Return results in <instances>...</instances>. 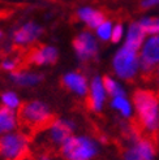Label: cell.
<instances>
[{
	"label": "cell",
	"mask_w": 159,
	"mask_h": 160,
	"mask_svg": "<svg viewBox=\"0 0 159 160\" xmlns=\"http://www.w3.org/2000/svg\"><path fill=\"white\" fill-rule=\"evenodd\" d=\"M17 126L14 111L7 106H0V135L11 133Z\"/></svg>",
	"instance_id": "cell-11"
},
{
	"label": "cell",
	"mask_w": 159,
	"mask_h": 160,
	"mask_svg": "<svg viewBox=\"0 0 159 160\" xmlns=\"http://www.w3.org/2000/svg\"><path fill=\"white\" fill-rule=\"evenodd\" d=\"M2 37H3V33H2V31H0V39H2Z\"/></svg>",
	"instance_id": "cell-28"
},
{
	"label": "cell",
	"mask_w": 159,
	"mask_h": 160,
	"mask_svg": "<svg viewBox=\"0 0 159 160\" xmlns=\"http://www.w3.org/2000/svg\"><path fill=\"white\" fill-rule=\"evenodd\" d=\"M11 78L18 86H34L42 81L43 76L38 73H29V72L25 70H16L12 72Z\"/></svg>",
	"instance_id": "cell-15"
},
{
	"label": "cell",
	"mask_w": 159,
	"mask_h": 160,
	"mask_svg": "<svg viewBox=\"0 0 159 160\" xmlns=\"http://www.w3.org/2000/svg\"><path fill=\"white\" fill-rule=\"evenodd\" d=\"M77 14H78L80 20L86 22V25L90 29H98V26L106 21L105 14L99 11L91 9V8H81Z\"/></svg>",
	"instance_id": "cell-13"
},
{
	"label": "cell",
	"mask_w": 159,
	"mask_h": 160,
	"mask_svg": "<svg viewBox=\"0 0 159 160\" xmlns=\"http://www.w3.org/2000/svg\"><path fill=\"white\" fill-rule=\"evenodd\" d=\"M133 103L137 109L141 128L149 133H155L159 128L158 95L150 90H136L133 92Z\"/></svg>",
	"instance_id": "cell-2"
},
{
	"label": "cell",
	"mask_w": 159,
	"mask_h": 160,
	"mask_svg": "<svg viewBox=\"0 0 159 160\" xmlns=\"http://www.w3.org/2000/svg\"><path fill=\"white\" fill-rule=\"evenodd\" d=\"M123 37V26L120 23H117V25L112 29V33H111V39L110 41L112 43H119V41Z\"/></svg>",
	"instance_id": "cell-22"
},
{
	"label": "cell",
	"mask_w": 159,
	"mask_h": 160,
	"mask_svg": "<svg viewBox=\"0 0 159 160\" xmlns=\"http://www.w3.org/2000/svg\"><path fill=\"white\" fill-rule=\"evenodd\" d=\"M111 33H112V23H111L110 21H105L97 29L98 37L102 39V41H105V42L111 39Z\"/></svg>",
	"instance_id": "cell-21"
},
{
	"label": "cell",
	"mask_w": 159,
	"mask_h": 160,
	"mask_svg": "<svg viewBox=\"0 0 159 160\" xmlns=\"http://www.w3.org/2000/svg\"><path fill=\"white\" fill-rule=\"evenodd\" d=\"M141 59L151 62L154 65L159 62V35H154L146 41L142 47Z\"/></svg>",
	"instance_id": "cell-14"
},
{
	"label": "cell",
	"mask_w": 159,
	"mask_h": 160,
	"mask_svg": "<svg viewBox=\"0 0 159 160\" xmlns=\"http://www.w3.org/2000/svg\"><path fill=\"white\" fill-rule=\"evenodd\" d=\"M43 33V29L34 22H28L22 25L13 33V43L14 46H26L29 43H33L38 37H41Z\"/></svg>",
	"instance_id": "cell-8"
},
{
	"label": "cell",
	"mask_w": 159,
	"mask_h": 160,
	"mask_svg": "<svg viewBox=\"0 0 159 160\" xmlns=\"http://www.w3.org/2000/svg\"><path fill=\"white\" fill-rule=\"evenodd\" d=\"M95 142L87 137H69L60 146L65 160H90L97 154Z\"/></svg>",
	"instance_id": "cell-4"
},
{
	"label": "cell",
	"mask_w": 159,
	"mask_h": 160,
	"mask_svg": "<svg viewBox=\"0 0 159 160\" xmlns=\"http://www.w3.org/2000/svg\"><path fill=\"white\" fill-rule=\"evenodd\" d=\"M55 120L56 117L50 108L39 100L23 102L18 107L17 124L21 128V132L28 134L31 139L49 129Z\"/></svg>",
	"instance_id": "cell-1"
},
{
	"label": "cell",
	"mask_w": 159,
	"mask_h": 160,
	"mask_svg": "<svg viewBox=\"0 0 159 160\" xmlns=\"http://www.w3.org/2000/svg\"><path fill=\"white\" fill-rule=\"evenodd\" d=\"M73 47L77 58L81 61H89L94 59L98 53V44L95 37L89 31H82L73 39Z\"/></svg>",
	"instance_id": "cell-6"
},
{
	"label": "cell",
	"mask_w": 159,
	"mask_h": 160,
	"mask_svg": "<svg viewBox=\"0 0 159 160\" xmlns=\"http://www.w3.org/2000/svg\"><path fill=\"white\" fill-rule=\"evenodd\" d=\"M102 82H103V86H105V90L111 95V97L115 98V97H124V95H125L124 90L111 77L105 76V77H103V79H102Z\"/></svg>",
	"instance_id": "cell-17"
},
{
	"label": "cell",
	"mask_w": 159,
	"mask_h": 160,
	"mask_svg": "<svg viewBox=\"0 0 159 160\" xmlns=\"http://www.w3.org/2000/svg\"><path fill=\"white\" fill-rule=\"evenodd\" d=\"M105 86H103L102 79L95 77L93 78L91 81V86H90V97L87 98V104L89 107L95 111V112H99L103 107V102H105Z\"/></svg>",
	"instance_id": "cell-9"
},
{
	"label": "cell",
	"mask_w": 159,
	"mask_h": 160,
	"mask_svg": "<svg viewBox=\"0 0 159 160\" xmlns=\"http://www.w3.org/2000/svg\"><path fill=\"white\" fill-rule=\"evenodd\" d=\"M145 38V31L142 30L140 22L138 23H132L128 29V34H126V41H125V47H128L129 50L138 51L140 47L142 46Z\"/></svg>",
	"instance_id": "cell-12"
},
{
	"label": "cell",
	"mask_w": 159,
	"mask_h": 160,
	"mask_svg": "<svg viewBox=\"0 0 159 160\" xmlns=\"http://www.w3.org/2000/svg\"><path fill=\"white\" fill-rule=\"evenodd\" d=\"M47 130V145L61 146L69 137H72L74 130V124L68 120L56 118Z\"/></svg>",
	"instance_id": "cell-7"
},
{
	"label": "cell",
	"mask_w": 159,
	"mask_h": 160,
	"mask_svg": "<svg viewBox=\"0 0 159 160\" xmlns=\"http://www.w3.org/2000/svg\"><path fill=\"white\" fill-rule=\"evenodd\" d=\"M156 4H159V0H142L141 7L144 8V9H147V8H151Z\"/></svg>",
	"instance_id": "cell-24"
},
{
	"label": "cell",
	"mask_w": 159,
	"mask_h": 160,
	"mask_svg": "<svg viewBox=\"0 0 159 160\" xmlns=\"http://www.w3.org/2000/svg\"><path fill=\"white\" fill-rule=\"evenodd\" d=\"M111 104H112V107L115 109H117L119 112H121L123 116H125V117L131 116V113H132L131 104H129V102L126 100L124 97H115Z\"/></svg>",
	"instance_id": "cell-19"
},
{
	"label": "cell",
	"mask_w": 159,
	"mask_h": 160,
	"mask_svg": "<svg viewBox=\"0 0 159 160\" xmlns=\"http://www.w3.org/2000/svg\"><path fill=\"white\" fill-rule=\"evenodd\" d=\"M21 160H35V156H34L33 154L30 152L28 156H25V158H23V159H21Z\"/></svg>",
	"instance_id": "cell-26"
},
{
	"label": "cell",
	"mask_w": 159,
	"mask_h": 160,
	"mask_svg": "<svg viewBox=\"0 0 159 160\" xmlns=\"http://www.w3.org/2000/svg\"><path fill=\"white\" fill-rule=\"evenodd\" d=\"M63 85H64L67 89L72 90L73 92L81 95L87 94V81L86 78L80 74V73H68L63 77Z\"/></svg>",
	"instance_id": "cell-10"
},
{
	"label": "cell",
	"mask_w": 159,
	"mask_h": 160,
	"mask_svg": "<svg viewBox=\"0 0 159 160\" xmlns=\"http://www.w3.org/2000/svg\"><path fill=\"white\" fill-rule=\"evenodd\" d=\"M31 138L20 132L0 135V158L3 160H21L28 156L30 151Z\"/></svg>",
	"instance_id": "cell-3"
},
{
	"label": "cell",
	"mask_w": 159,
	"mask_h": 160,
	"mask_svg": "<svg viewBox=\"0 0 159 160\" xmlns=\"http://www.w3.org/2000/svg\"><path fill=\"white\" fill-rule=\"evenodd\" d=\"M124 159H125V160H142V159H141V155H140V152H138V150H137L136 146H133L132 148H129L128 151H126L125 155H124Z\"/></svg>",
	"instance_id": "cell-23"
},
{
	"label": "cell",
	"mask_w": 159,
	"mask_h": 160,
	"mask_svg": "<svg viewBox=\"0 0 159 160\" xmlns=\"http://www.w3.org/2000/svg\"><path fill=\"white\" fill-rule=\"evenodd\" d=\"M35 160H52V159L47 151H41V152H38L35 155Z\"/></svg>",
	"instance_id": "cell-25"
},
{
	"label": "cell",
	"mask_w": 159,
	"mask_h": 160,
	"mask_svg": "<svg viewBox=\"0 0 159 160\" xmlns=\"http://www.w3.org/2000/svg\"><path fill=\"white\" fill-rule=\"evenodd\" d=\"M2 102L3 104L9 107L12 109L14 108H18L20 107V100H18V97L16 95L13 91H5L2 94Z\"/></svg>",
	"instance_id": "cell-20"
},
{
	"label": "cell",
	"mask_w": 159,
	"mask_h": 160,
	"mask_svg": "<svg viewBox=\"0 0 159 160\" xmlns=\"http://www.w3.org/2000/svg\"><path fill=\"white\" fill-rule=\"evenodd\" d=\"M134 146L137 147L138 152L141 155L142 160H153L155 155V147L149 139H137L134 142Z\"/></svg>",
	"instance_id": "cell-16"
},
{
	"label": "cell",
	"mask_w": 159,
	"mask_h": 160,
	"mask_svg": "<svg viewBox=\"0 0 159 160\" xmlns=\"http://www.w3.org/2000/svg\"><path fill=\"white\" fill-rule=\"evenodd\" d=\"M155 77L158 78V81H159V68L156 69V72H155Z\"/></svg>",
	"instance_id": "cell-27"
},
{
	"label": "cell",
	"mask_w": 159,
	"mask_h": 160,
	"mask_svg": "<svg viewBox=\"0 0 159 160\" xmlns=\"http://www.w3.org/2000/svg\"><path fill=\"white\" fill-rule=\"evenodd\" d=\"M140 68V60L137 51L129 50L128 47L120 48L114 58V69L115 73L124 79H129L136 76Z\"/></svg>",
	"instance_id": "cell-5"
},
{
	"label": "cell",
	"mask_w": 159,
	"mask_h": 160,
	"mask_svg": "<svg viewBox=\"0 0 159 160\" xmlns=\"http://www.w3.org/2000/svg\"><path fill=\"white\" fill-rule=\"evenodd\" d=\"M140 25L145 34H159V18L149 17L140 21Z\"/></svg>",
	"instance_id": "cell-18"
}]
</instances>
